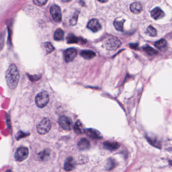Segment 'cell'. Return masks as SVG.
Returning <instances> with one entry per match:
<instances>
[{
  "label": "cell",
  "mask_w": 172,
  "mask_h": 172,
  "mask_svg": "<svg viewBox=\"0 0 172 172\" xmlns=\"http://www.w3.org/2000/svg\"><path fill=\"white\" fill-rule=\"evenodd\" d=\"M6 80L7 85L11 90H14L17 86L19 81V72L15 64L9 66L5 73Z\"/></svg>",
  "instance_id": "1"
},
{
  "label": "cell",
  "mask_w": 172,
  "mask_h": 172,
  "mask_svg": "<svg viewBox=\"0 0 172 172\" xmlns=\"http://www.w3.org/2000/svg\"><path fill=\"white\" fill-rule=\"evenodd\" d=\"M49 95L48 92L43 91L40 92L35 99L36 105L40 108H43L47 106L49 102Z\"/></svg>",
  "instance_id": "2"
},
{
  "label": "cell",
  "mask_w": 172,
  "mask_h": 172,
  "mask_svg": "<svg viewBox=\"0 0 172 172\" xmlns=\"http://www.w3.org/2000/svg\"><path fill=\"white\" fill-rule=\"evenodd\" d=\"M51 128V123L48 119H43L36 126L37 132L41 135L48 133Z\"/></svg>",
  "instance_id": "3"
},
{
  "label": "cell",
  "mask_w": 172,
  "mask_h": 172,
  "mask_svg": "<svg viewBox=\"0 0 172 172\" xmlns=\"http://www.w3.org/2000/svg\"><path fill=\"white\" fill-rule=\"evenodd\" d=\"M121 43L118 38L111 37L108 39L105 43V47L107 49L110 51H114L117 50L121 46Z\"/></svg>",
  "instance_id": "4"
},
{
  "label": "cell",
  "mask_w": 172,
  "mask_h": 172,
  "mask_svg": "<svg viewBox=\"0 0 172 172\" xmlns=\"http://www.w3.org/2000/svg\"><path fill=\"white\" fill-rule=\"evenodd\" d=\"M50 13L55 22L59 23L62 21V12L59 6L56 5H52L50 9Z\"/></svg>",
  "instance_id": "5"
},
{
  "label": "cell",
  "mask_w": 172,
  "mask_h": 172,
  "mask_svg": "<svg viewBox=\"0 0 172 172\" xmlns=\"http://www.w3.org/2000/svg\"><path fill=\"white\" fill-rule=\"evenodd\" d=\"M28 149L24 147H19L17 150L15 154V158L17 161L22 162L27 157L28 155Z\"/></svg>",
  "instance_id": "6"
},
{
  "label": "cell",
  "mask_w": 172,
  "mask_h": 172,
  "mask_svg": "<svg viewBox=\"0 0 172 172\" xmlns=\"http://www.w3.org/2000/svg\"><path fill=\"white\" fill-rule=\"evenodd\" d=\"M60 125L66 130H70L73 127V122L69 117L62 116L60 117L59 120Z\"/></svg>",
  "instance_id": "7"
},
{
  "label": "cell",
  "mask_w": 172,
  "mask_h": 172,
  "mask_svg": "<svg viewBox=\"0 0 172 172\" xmlns=\"http://www.w3.org/2000/svg\"><path fill=\"white\" fill-rule=\"evenodd\" d=\"M77 55V51L76 48H69L65 50L64 52V58L66 62H70L73 61Z\"/></svg>",
  "instance_id": "8"
},
{
  "label": "cell",
  "mask_w": 172,
  "mask_h": 172,
  "mask_svg": "<svg viewBox=\"0 0 172 172\" xmlns=\"http://www.w3.org/2000/svg\"><path fill=\"white\" fill-rule=\"evenodd\" d=\"M87 27L88 29L94 32H98L102 28L101 24L99 23V21L96 19H92L90 20L87 25Z\"/></svg>",
  "instance_id": "9"
},
{
  "label": "cell",
  "mask_w": 172,
  "mask_h": 172,
  "mask_svg": "<svg viewBox=\"0 0 172 172\" xmlns=\"http://www.w3.org/2000/svg\"><path fill=\"white\" fill-rule=\"evenodd\" d=\"M84 133L86 134L88 136L92 139H99L103 138L102 135L101 133L97 130L92 129V128H89L85 130Z\"/></svg>",
  "instance_id": "10"
},
{
  "label": "cell",
  "mask_w": 172,
  "mask_h": 172,
  "mask_svg": "<svg viewBox=\"0 0 172 172\" xmlns=\"http://www.w3.org/2000/svg\"><path fill=\"white\" fill-rule=\"evenodd\" d=\"M75 165H76V163L73 158H72V157H69L66 159L64 168L65 171H68V172L71 171L74 169L75 168Z\"/></svg>",
  "instance_id": "11"
},
{
  "label": "cell",
  "mask_w": 172,
  "mask_h": 172,
  "mask_svg": "<svg viewBox=\"0 0 172 172\" xmlns=\"http://www.w3.org/2000/svg\"><path fill=\"white\" fill-rule=\"evenodd\" d=\"M105 149L110 151H114L120 147V145L117 142L114 141H107L103 143Z\"/></svg>",
  "instance_id": "12"
},
{
  "label": "cell",
  "mask_w": 172,
  "mask_h": 172,
  "mask_svg": "<svg viewBox=\"0 0 172 172\" xmlns=\"http://www.w3.org/2000/svg\"><path fill=\"white\" fill-rule=\"evenodd\" d=\"M151 16L155 20L160 19L164 16V12L159 7H156L153 9L150 13Z\"/></svg>",
  "instance_id": "13"
},
{
  "label": "cell",
  "mask_w": 172,
  "mask_h": 172,
  "mask_svg": "<svg viewBox=\"0 0 172 172\" xmlns=\"http://www.w3.org/2000/svg\"><path fill=\"white\" fill-rule=\"evenodd\" d=\"M130 10L133 13L135 14H140L142 10V6L139 2L132 3L130 7Z\"/></svg>",
  "instance_id": "14"
},
{
  "label": "cell",
  "mask_w": 172,
  "mask_h": 172,
  "mask_svg": "<svg viewBox=\"0 0 172 172\" xmlns=\"http://www.w3.org/2000/svg\"><path fill=\"white\" fill-rule=\"evenodd\" d=\"M78 146L80 150H86L90 149V144L89 141L86 138L81 139L78 143Z\"/></svg>",
  "instance_id": "15"
},
{
  "label": "cell",
  "mask_w": 172,
  "mask_h": 172,
  "mask_svg": "<svg viewBox=\"0 0 172 172\" xmlns=\"http://www.w3.org/2000/svg\"><path fill=\"white\" fill-rule=\"evenodd\" d=\"M80 55L86 60H90L96 56L95 52L91 50H83L80 52Z\"/></svg>",
  "instance_id": "16"
},
{
  "label": "cell",
  "mask_w": 172,
  "mask_h": 172,
  "mask_svg": "<svg viewBox=\"0 0 172 172\" xmlns=\"http://www.w3.org/2000/svg\"><path fill=\"white\" fill-rule=\"evenodd\" d=\"M74 130L75 133L78 134H80L83 133L85 132L86 129H84V127L83 126L81 121L78 120L74 126Z\"/></svg>",
  "instance_id": "17"
},
{
  "label": "cell",
  "mask_w": 172,
  "mask_h": 172,
  "mask_svg": "<svg viewBox=\"0 0 172 172\" xmlns=\"http://www.w3.org/2000/svg\"><path fill=\"white\" fill-rule=\"evenodd\" d=\"M125 22V20H120V19H115L114 22V25L116 30L118 31H123V25Z\"/></svg>",
  "instance_id": "18"
},
{
  "label": "cell",
  "mask_w": 172,
  "mask_h": 172,
  "mask_svg": "<svg viewBox=\"0 0 172 172\" xmlns=\"http://www.w3.org/2000/svg\"><path fill=\"white\" fill-rule=\"evenodd\" d=\"M64 32L61 28H58L55 32L54 35V40L57 41L63 40Z\"/></svg>",
  "instance_id": "19"
},
{
  "label": "cell",
  "mask_w": 172,
  "mask_h": 172,
  "mask_svg": "<svg viewBox=\"0 0 172 172\" xmlns=\"http://www.w3.org/2000/svg\"><path fill=\"white\" fill-rule=\"evenodd\" d=\"M116 166V162L115 160L113 158H109L107 160L106 165H105V169L107 171H111L113 169H114Z\"/></svg>",
  "instance_id": "20"
},
{
  "label": "cell",
  "mask_w": 172,
  "mask_h": 172,
  "mask_svg": "<svg viewBox=\"0 0 172 172\" xmlns=\"http://www.w3.org/2000/svg\"><path fill=\"white\" fill-rule=\"evenodd\" d=\"M167 46V41L164 39H161L154 43V46L161 50H164L165 48H166Z\"/></svg>",
  "instance_id": "21"
},
{
  "label": "cell",
  "mask_w": 172,
  "mask_h": 172,
  "mask_svg": "<svg viewBox=\"0 0 172 172\" xmlns=\"http://www.w3.org/2000/svg\"><path fill=\"white\" fill-rule=\"evenodd\" d=\"M67 41L68 44H77L79 42V39L73 34H69L67 37Z\"/></svg>",
  "instance_id": "22"
},
{
  "label": "cell",
  "mask_w": 172,
  "mask_h": 172,
  "mask_svg": "<svg viewBox=\"0 0 172 172\" xmlns=\"http://www.w3.org/2000/svg\"><path fill=\"white\" fill-rule=\"evenodd\" d=\"M143 49L144 51L145 52L149 55H154L157 54V52H158L157 51L154 50V48L149 46H145V47H143Z\"/></svg>",
  "instance_id": "23"
},
{
  "label": "cell",
  "mask_w": 172,
  "mask_h": 172,
  "mask_svg": "<svg viewBox=\"0 0 172 172\" xmlns=\"http://www.w3.org/2000/svg\"><path fill=\"white\" fill-rule=\"evenodd\" d=\"M146 32H147V35L150 36H153V37H154L157 35V31L156 28L151 25L147 27V29H146Z\"/></svg>",
  "instance_id": "24"
},
{
  "label": "cell",
  "mask_w": 172,
  "mask_h": 172,
  "mask_svg": "<svg viewBox=\"0 0 172 172\" xmlns=\"http://www.w3.org/2000/svg\"><path fill=\"white\" fill-rule=\"evenodd\" d=\"M146 138H147V141H148L151 145H153L155 146V147H160V143L158 142V141H157V139H156L155 138L152 137H150L147 136Z\"/></svg>",
  "instance_id": "25"
},
{
  "label": "cell",
  "mask_w": 172,
  "mask_h": 172,
  "mask_svg": "<svg viewBox=\"0 0 172 172\" xmlns=\"http://www.w3.org/2000/svg\"><path fill=\"white\" fill-rule=\"evenodd\" d=\"M44 48H45V51L47 52V54L50 53L54 50V48L53 46L51 43H48V42L44 43Z\"/></svg>",
  "instance_id": "26"
},
{
  "label": "cell",
  "mask_w": 172,
  "mask_h": 172,
  "mask_svg": "<svg viewBox=\"0 0 172 172\" xmlns=\"http://www.w3.org/2000/svg\"><path fill=\"white\" fill-rule=\"evenodd\" d=\"M47 1L46 0H33V2L36 5L39 6H43L46 5L47 3Z\"/></svg>",
  "instance_id": "27"
},
{
  "label": "cell",
  "mask_w": 172,
  "mask_h": 172,
  "mask_svg": "<svg viewBox=\"0 0 172 172\" xmlns=\"http://www.w3.org/2000/svg\"><path fill=\"white\" fill-rule=\"evenodd\" d=\"M78 12H77V13H75L73 17H72V18L71 20H70L71 25H76V23H77V19H78Z\"/></svg>",
  "instance_id": "28"
},
{
  "label": "cell",
  "mask_w": 172,
  "mask_h": 172,
  "mask_svg": "<svg viewBox=\"0 0 172 172\" xmlns=\"http://www.w3.org/2000/svg\"><path fill=\"white\" fill-rule=\"evenodd\" d=\"M5 36L4 33L0 34V52L2 51L4 44Z\"/></svg>",
  "instance_id": "29"
},
{
  "label": "cell",
  "mask_w": 172,
  "mask_h": 172,
  "mask_svg": "<svg viewBox=\"0 0 172 172\" xmlns=\"http://www.w3.org/2000/svg\"><path fill=\"white\" fill-rule=\"evenodd\" d=\"M130 47L132 49H137L138 48V45L135 44H130Z\"/></svg>",
  "instance_id": "30"
},
{
  "label": "cell",
  "mask_w": 172,
  "mask_h": 172,
  "mask_svg": "<svg viewBox=\"0 0 172 172\" xmlns=\"http://www.w3.org/2000/svg\"><path fill=\"white\" fill-rule=\"evenodd\" d=\"M99 2H101V3H106V2H107V1H99Z\"/></svg>",
  "instance_id": "31"
}]
</instances>
